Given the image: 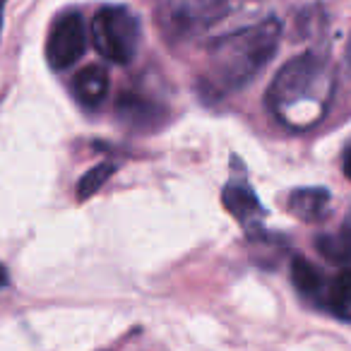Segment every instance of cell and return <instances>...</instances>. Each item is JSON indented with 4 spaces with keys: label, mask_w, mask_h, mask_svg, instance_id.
<instances>
[{
    "label": "cell",
    "mask_w": 351,
    "mask_h": 351,
    "mask_svg": "<svg viewBox=\"0 0 351 351\" xmlns=\"http://www.w3.org/2000/svg\"><path fill=\"white\" fill-rule=\"evenodd\" d=\"M330 207V193L325 188H301L289 197V210L303 221H317Z\"/></svg>",
    "instance_id": "cell-8"
},
{
    "label": "cell",
    "mask_w": 351,
    "mask_h": 351,
    "mask_svg": "<svg viewBox=\"0 0 351 351\" xmlns=\"http://www.w3.org/2000/svg\"><path fill=\"white\" fill-rule=\"evenodd\" d=\"M226 12V0H181L171 10L169 22L176 32H197L215 25Z\"/></svg>",
    "instance_id": "cell-5"
},
{
    "label": "cell",
    "mask_w": 351,
    "mask_h": 351,
    "mask_svg": "<svg viewBox=\"0 0 351 351\" xmlns=\"http://www.w3.org/2000/svg\"><path fill=\"white\" fill-rule=\"evenodd\" d=\"M113 173H116V164H111V161H101L94 169H89L77 183V200H89L94 193H99L106 186V181Z\"/></svg>",
    "instance_id": "cell-13"
},
{
    "label": "cell",
    "mask_w": 351,
    "mask_h": 351,
    "mask_svg": "<svg viewBox=\"0 0 351 351\" xmlns=\"http://www.w3.org/2000/svg\"><path fill=\"white\" fill-rule=\"evenodd\" d=\"M279 36L282 25L277 20H265L215 41L210 49L207 73L202 77L205 89H210L215 97H224L250 84L274 58Z\"/></svg>",
    "instance_id": "cell-1"
},
{
    "label": "cell",
    "mask_w": 351,
    "mask_h": 351,
    "mask_svg": "<svg viewBox=\"0 0 351 351\" xmlns=\"http://www.w3.org/2000/svg\"><path fill=\"white\" fill-rule=\"evenodd\" d=\"M344 176L351 181V152H346L344 156Z\"/></svg>",
    "instance_id": "cell-14"
},
{
    "label": "cell",
    "mask_w": 351,
    "mask_h": 351,
    "mask_svg": "<svg viewBox=\"0 0 351 351\" xmlns=\"http://www.w3.org/2000/svg\"><path fill=\"white\" fill-rule=\"evenodd\" d=\"M87 49V27L77 12L58 17L46 39V60L53 70H65L75 65Z\"/></svg>",
    "instance_id": "cell-4"
},
{
    "label": "cell",
    "mask_w": 351,
    "mask_h": 351,
    "mask_svg": "<svg viewBox=\"0 0 351 351\" xmlns=\"http://www.w3.org/2000/svg\"><path fill=\"white\" fill-rule=\"evenodd\" d=\"M5 284H8V269L0 265V287H5Z\"/></svg>",
    "instance_id": "cell-15"
},
{
    "label": "cell",
    "mask_w": 351,
    "mask_h": 351,
    "mask_svg": "<svg viewBox=\"0 0 351 351\" xmlns=\"http://www.w3.org/2000/svg\"><path fill=\"white\" fill-rule=\"evenodd\" d=\"M315 248L327 263H335V265L351 263V229H341L339 234L317 236Z\"/></svg>",
    "instance_id": "cell-11"
},
{
    "label": "cell",
    "mask_w": 351,
    "mask_h": 351,
    "mask_svg": "<svg viewBox=\"0 0 351 351\" xmlns=\"http://www.w3.org/2000/svg\"><path fill=\"white\" fill-rule=\"evenodd\" d=\"M221 197H224V207L239 221H250L255 215H260L258 195L245 183H229L224 188V195Z\"/></svg>",
    "instance_id": "cell-9"
},
{
    "label": "cell",
    "mask_w": 351,
    "mask_h": 351,
    "mask_svg": "<svg viewBox=\"0 0 351 351\" xmlns=\"http://www.w3.org/2000/svg\"><path fill=\"white\" fill-rule=\"evenodd\" d=\"M5 3L8 0H0V27H3V10H5Z\"/></svg>",
    "instance_id": "cell-16"
},
{
    "label": "cell",
    "mask_w": 351,
    "mask_h": 351,
    "mask_svg": "<svg viewBox=\"0 0 351 351\" xmlns=\"http://www.w3.org/2000/svg\"><path fill=\"white\" fill-rule=\"evenodd\" d=\"M332 94L327 63L315 53L291 58L267 89V106L287 125H311L322 116Z\"/></svg>",
    "instance_id": "cell-2"
},
{
    "label": "cell",
    "mask_w": 351,
    "mask_h": 351,
    "mask_svg": "<svg viewBox=\"0 0 351 351\" xmlns=\"http://www.w3.org/2000/svg\"><path fill=\"white\" fill-rule=\"evenodd\" d=\"M291 282L303 296H317L322 289V274L311 260H306L303 255H296L291 260Z\"/></svg>",
    "instance_id": "cell-12"
},
{
    "label": "cell",
    "mask_w": 351,
    "mask_h": 351,
    "mask_svg": "<svg viewBox=\"0 0 351 351\" xmlns=\"http://www.w3.org/2000/svg\"><path fill=\"white\" fill-rule=\"evenodd\" d=\"M140 22L123 5H108L92 22V41L99 56L116 65H128L140 49Z\"/></svg>",
    "instance_id": "cell-3"
},
{
    "label": "cell",
    "mask_w": 351,
    "mask_h": 351,
    "mask_svg": "<svg viewBox=\"0 0 351 351\" xmlns=\"http://www.w3.org/2000/svg\"><path fill=\"white\" fill-rule=\"evenodd\" d=\"M325 308L339 320H351V269H341L330 284Z\"/></svg>",
    "instance_id": "cell-10"
},
{
    "label": "cell",
    "mask_w": 351,
    "mask_h": 351,
    "mask_svg": "<svg viewBox=\"0 0 351 351\" xmlns=\"http://www.w3.org/2000/svg\"><path fill=\"white\" fill-rule=\"evenodd\" d=\"M73 94L84 108H97L108 94V73L99 65L80 70L73 80Z\"/></svg>",
    "instance_id": "cell-6"
},
{
    "label": "cell",
    "mask_w": 351,
    "mask_h": 351,
    "mask_svg": "<svg viewBox=\"0 0 351 351\" xmlns=\"http://www.w3.org/2000/svg\"><path fill=\"white\" fill-rule=\"evenodd\" d=\"M116 111L121 121H125L128 125L137 128V130H149L161 123V108L142 97H132V94L118 99Z\"/></svg>",
    "instance_id": "cell-7"
}]
</instances>
